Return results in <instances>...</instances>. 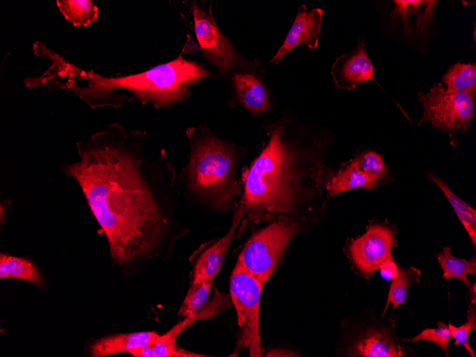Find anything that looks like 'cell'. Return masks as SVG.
<instances>
[{"mask_svg":"<svg viewBox=\"0 0 476 357\" xmlns=\"http://www.w3.org/2000/svg\"><path fill=\"white\" fill-rule=\"evenodd\" d=\"M146 135L113 123L78 142L79 160L64 168L80 185L112 258L120 264L159 247L170 222L162 202L178 191L177 173L165 150L150 158Z\"/></svg>","mask_w":476,"mask_h":357,"instance_id":"6da1fadb","label":"cell"},{"mask_svg":"<svg viewBox=\"0 0 476 357\" xmlns=\"http://www.w3.org/2000/svg\"><path fill=\"white\" fill-rule=\"evenodd\" d=\"M45 57L51 65L41 76L43 87L71 90L93 108H119L134 98L156 108H170L187 100L192 86L217 76L182 54L147 71L117 77L82 70L51 50Z\"/></svg>","mask_w":476,"mask_h":357,"instance_id":"7a4b0ae2","label":"cell"},{"mask_svg":"<svg viewBox=\"0 0 476 357\" xmlns=\"http://www.w3.org/2000/svg\"><path fill=\"white\" fill-rule=\"evenodd\" d=\"M304 171L284 140L282 127L273 128L260 154L243 171L240 205L254 222L291 212L301 192Z\"/></svg>","mask_w":476,"mask_h":357,"instance_id":"3957f363","label":"cell"},{"mask_svg":"<svg viewBox=\"0 0 476 357\" xmlns=\"http://www.w3.org/2000/svg\"><path fill=\"white\" fill-rule=\"evenodd\" d=\"M186 135L190 152L177 174L178 186L215 209L227 210L241 192L236 171L244 150L217 138L205 124L187 128Z\"/></svg>","mask_w":476,"mask_h":357,"instance_id":"277c9868","label":"cell"},{"mask_svg":"<svg viewBox=\"0 0 476 357\" xmlns=\"http://www.w3.org/2000/svg\"><path fill=\"white\" fill-rule=\"evenodd\" d=\"M299 229L296 222L276 221L255 232L245 244L239 262L263 286L276 269Z\"/></svg>","mask_w":476,"mask_h":357,"instance_id":"5b68a950","label":"cell"},{"mask_svg":"<svg viewBox=\"0 0 476 357\" xmlns=\"http://www.w3.org/2000/svg\"><path fill=\"white\" fill-rule=\"evenodd\" d=\"M418 95L424 109L418 124L429 122L434 128L448 133L455 143L456 134L465 132L474 117L475 93H447L438 83Z\"/></svg>","mask_w":476,"mask_h":357,"instance_id":"8992f818","label":"cell"},{"mask_svg":"<svg viewBox=\"0 0 476 357\" xmlns=\"http://www.w3.org/2000/svg\"><path fill=\"white\" fill-rule=\"evenodd\" d=\"M262 286L239 262L230 278V297L241 328L239 346L249 348L250 356H261L259 302Z\"/></svg>","mask_w":476,"mask_h":357,"instance_id":"52a82bcc","label":"cell"},{"mask_svg":"<svg viewBox=\"0 0 476 357\" xmlns=\"http://www.w3.org/2000/svg\"><path fill=\"white\" fill-rule=\"evenodd\" d=\"M192 10L195 36L207 61L216 66L222 74L244 64V58L219 29L211 9L206 13L193 4Z\"/></svg>","mask_w":476,"mask_h":357,"instance_id":"ba28073f","label":"cell"},{"mask_svg":"<svg viewBox=\"0 0 476 357\" xmlns=\"http://www.w3.org/2000/svg\"><path fill=\"white\" fill-rule=\"evenodd\" d=\"M393 231L386 225L373 224L361 237L351 241L349 253L356 267L367 276L373 275L386 262L393 260Z\"/></svg>","mask_w":476,"mask_h":357,"instance_id":"9c48e42d","label":"cell"},{"mask_svg":"<svg viewBox=\"0 0 476 357\" xmlns=\"http://www.w3.org/2000/svg\"><path fill=\"white\" fill-rule=\"evenodd\" d=\"M228 295L213 289V281L192 282L178 315L194 321L210 319L232 307Z\"/></svg>","mask_w":476,"mask_h":357,"instance_id":"30bf717a","label":"cell"},{"mask_svg":"<svg viewBox=\"0 0 476 357\" xmlns=\"http://www.w3.org/2000/svg\"><path fill=\"white\" fill-rule=\"evenodd\" d=\"M374 67L367 56L365 44L360 38L352 52L338 57L331 73L336 86L353 90L358 83L373 81Z\"/></svg>","mask_w":476,"mask_h":357,"instance_id":"8fae6325","label":"cell"},{"mask_svg":"<svg viewBox=\"0 0 476 357\" xmlns=\"http://www.w3.org/2000/svg\"><path fill=\"white\" fill-rule=\"evenodd\" d=\"M322 16L321 9L309 10L305 6H301L284 43L270 62L278 63L289 51L302 43L316 49L319 45Z\"/></svg>","mask_w":476,"mask_h":357,"instance_id":"7c38bea8","label":"cell"},{"mask_svg":"<svg viewBox=\"0 0 476 357\" xmlns=\"http://www.w3.org/2000/svg\"><path fill=\"white\" fill-rule=\"evenodd\" d=\"M244 211L239 205L233 216L227 234L200 254L194 266L192 282L213 281L222 267L223 260L235 236Z\"/></svg>","mask_w":476,"mask_h":357,"instance_id":"4fadbf2b","label":"cell"},{"mask_svg":"<svg viewBox=\"0 0 476 357\" xmlns=\"http://www.w3.org/2000/svg\"><path fill=\"white\" fill-rule=\"evenodd\" d=\"M391 13L393 21L402 25L403 32L408 35L425 32L431 24L438 1H393Z\"/></svg>","mask_w":476,"mask_h":357,"instance_id":"5bb4252c","label":"cell"},{"mask_svg":"<svg viewBox=\"0 0 476 357\" xmlns=\"http://www.w3.org/2000/svg\"><path fill=\"white\" fill-rule=\"evenodd\" d=\"M232 81L237 99L247 110L257 115L268 110V94L257 76L249 72H236Z\"/></svg>","mask_w":476,"mask_h":357,"instance_id":"9a60e30c","label":"cell"},{"mask_svg":"<svg viewBox=\"0 0 476 357\" xmlns=\"http://www.w3.org/2000/svg\"><path fill=\"white\" fill-rule=\"evenodd\" d=\"M155 331L118 333L97 340L90 346L93 357H105L120 353H129L135 348L151 345L158 337Z\"/></svg>","mask_w":476,"mask_h":357,"instance_id":"2e32d148","label":"cell"},{"mask_svg":"<svg viewBox=\"0 0 476 357\" xmlns=\"http://www.w3.org/2000/svg\"><path fill=\"white\" fill-rule=\"evenodd\" d=\"M350 355L363 357H403L404 353L387 329H370L352 348Z\"/></svg>","mask_w":476,"mask_h":357,"instance_id":"e0dca14e","label":"cell"},{"mask_svg":"<svg viewBox=\"0 0 476 357\" xmlns=\"http://www.w3.org/2000/svg\"><path fill=\"white\" fill-rule=\"evenodd\" d=\"M326 187L331 196H336L343 192L358 188L371 190L376 187V185L360 168L355 158L331 179Z\"/></svg>","mask_w":476,"mask_h":357,"instance_id":"ac0fdd59","label":"cell"},{"mask_svg":"<svg viewBox=\"0 0 476 357\" xmlns=\"http://www.w3.org/2000/svg\"><path fill=\"white\" fill-rule=\"evenodd\" d=\"M429 179L443 192L450 203L458 219L467 232L474 247H476V211L455 195L445 181L433 172L428 174Z\"/></svg>","mask_w":476,"mask_h":357,"instance_id":"d6986e66","label":"cell"},{"mask_svg":"<svg viewBox=\"0 0 476 357\" xmlns=\"http://www.w3.org/2000/svg\"><path fill=\"white\" fill-rule=\"evenodd\" d=\"M194 320L185 319L174 326L168 332L159 335L151 344L154 357H205L203 354L188 351L178 347L176 339L180 333L194 323Z\"/></svg>","mask_w":476,"mask_h":357,"instance_id":"ffe728a7","label":"cell"},{"mask_svg":"<svg viewBox=\"0 0 476 357\" xmlns=\"http://www.w3.org/2000/svg\"><path fill=\"white\" fill-rule=\"evenodd\" d=\"M56 4L63 15L74 26H87L98 16V9L89 0H57Z\"/></svg>","mask_w":476,"mask_h":357,"instance_id":"44dd1931","label":"cell"},{"mask_svg":"<svg viewBox=\"0 0 476 357\" xmlns=\"http://www.w3.org/2000/svg\"><path fill=\"white\" fill-rule=\"evenodd\" d=\"M437 261L443 271V278L446 280L456 278L460 279L466 286H470L467 274L476 273V259L475 257L469 260L453 257L449 247H445L438 254Z\"/></svg>","mask_w":476,"mask_h":357,"instance_id":"7402d4cb","label":"cell"},{"mask_svg":"<svg viewBox=\"0 0 476 357\" xmlns=\"http://www.w3.org/2000/svg\"><path fill=\"white\" fill-rule=\"evenodd\" d=\"M447 93H475L476 90L475 64L456 63L443 77Z\"/></svg>","mask_w":476,"mask_h":357,"instance_id":"603a6c76","label":"cell"},{"mask_svg":"<svg viewBox=\"0 0 476 357\" xmlns=\"http://www.w3.org/2000/svg\"><path fill=\"white\" fill-rule=\"evenodd\" d=\"M420 274V271L414 267L407 269L398 267V273L396 276L392 279L383 315L386 314L390 303H392L393 310H394L405 301L410 285L413 281H418Z\"/></svg>","mask_w":476,"mask_h":357,"instance_id":"cb8c5ba5","label":"cell"},{"mask_svg":"<svg viewBox=\"0 0 476 357\" xmlns=\"http://www.w3.org/2000/svg\"><path fill=\"white\" fill-rule=\"evenodd\" d=\"M10 278L24 280L36 285L43 282L38 269L29 259L6 254Z\"/></svg>","mask_w":476,"mask_h":357,"instance_id":"d4e9b609","label":"cell"},{"mask_svg":"<svg viewBox=\"0 0 476 357\" xmlns=\"http://www.w3.org/2000/svg\"><path fill=\"white\" fill-rule=\"evenodd\" d=\"M475 304V301H472L467 311V321L464 324L460 326H455L451 323H449L447 325L452 338H455L453 344L464 346L472 357L476 356L469 343V334L471 331L476 329V310Z\"/></svg>","mask_w":476,"mask_h":357,"instance_id":"484cf974","label":"cell"},{"mask_svg":"<svg viewBox=\"0 0 476 357\" xmlns=\"http://www.w3.org/2000/svg\"><path fill=\"white\" fill-rule=\"evenodd\" d=\"M356 159L360 168L374 185L387 175V167L378 153L369 151Z\"/></svg>","mask_w":476,"mask_h":357,"instance_id":"4316f807","label":"cell"},{"mask_svg":"<svg viewBox=\"0 0 476 357\" xmlns=\"http://www.w3.org/2000/svg\"><path fill=\"white\" fill-rule=\"evenodd\" d=\"M437 328H427L412 338L405 339L407 341H429L440 346L446 356H448V343L452 336L447 325L442 321L437 323Z\"/></svg>","mask_w":476,"mask_h":357,"instance_id":"83f0119b","label":"cell"},{"mask_svg":"<svg viewBox=\"0 0 476 357\" xmlns=\"http://www.w3.org/2000/svg\"><path fill=\"white\" fill-rule=\"evenodd\" d=\"M379 270L381 276L383 279L390 281L396 276L398 273V266L395 264L393 260L388 261L384 262L380 267Z\"/></svg>","mask_w":476,"mask_h":357,"instance_id":"f1b7e54d","label":"cell"},{"mask_svg":"<svg viewBox=\"0 0 476 357\" xmlns=\"http://www.w3.org/2000/svg\"><path fill=\"white\" fill-rule=\"evenodd\" d=\"M129 353L135 357H154L151 345L135 348L130 350Z\"/></svg>","mask_w":476,"mask_h":357,"instance_id":"f546056e","label":"cell"},{"mask_svg":"<svg viewBox=\"0 0 476 357\" xmlns=\"http://www.w3.org/2000/svg\"><path fill=\"white\" fill-rule=\"evenodd\" d=\"M10 277L9 265L6 260V254H0V278L6 279Z\"/></svg>","mask_w":476,"mask_h":357,"instance_id":"4dcf8cb0","label":"cell"},{"mask_svg":"<svg viewBox=\"0 0 476 357\" xmlns=\"http://www.w3.org/2000/svg\"><path fill=\"white\" fill-rule=\"evenodd\" d=\"M296 353L286 350H272L266 354V356H294Z\"/></svg>","mask_w":476,"mask_h":357,"instance_id":"1f68e13d","label":"cell"}]
</instances>
